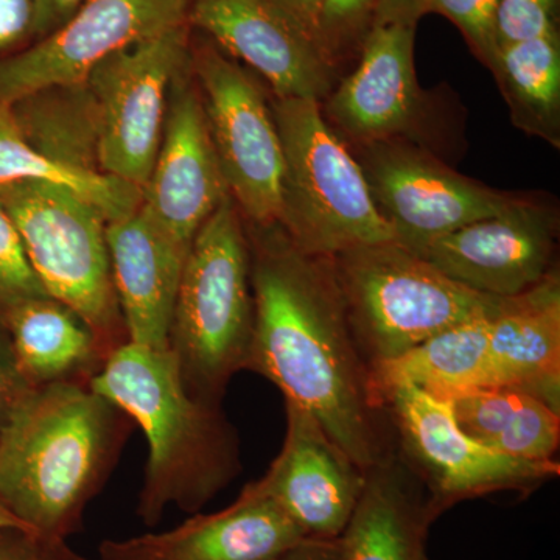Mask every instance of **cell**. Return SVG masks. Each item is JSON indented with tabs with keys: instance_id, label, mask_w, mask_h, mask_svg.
<instances>
[{
	"instance_id": "6da1fadb",
	"label": "cell",
	"mask_w": 560,
	"mask_h": 560,
	"mask_svg": "<svg viewBox=\"0 0 560 560\" xmlns=\"http://www.w3.org/2000/svg\"><path fill=\"white\" fill-rule=\"evenodd\" d=\"M248 231L254 338L248 371L307 411L364 471L396 455L388 412L350 327L330 257L298 248L285 231Z\"/></svg>"
},
{
	"instance_id": "7a4b0ae2",
	"label": "cell",
	"mask_w": 560,
	"mask_h": 560,
	"mask_svg": "<svg viewBox=\"0 0 560 560\" xmlns=\"http://www.w3.org/2000/svg\"><path fill=\"white\" fill-rule=\"evenodd\" d=\"M132 420L90 383L35 386L0 433V501L40 544L68 541Z\"/></svg>"
},
{
	"instance_id": "3957f363",
	"label": "cell",
	"mask_w": 560,
	"mask_h": 560,
	"mask_svg": "<svg viewBox=\"0 0 560 560\" xmlns=\"http://www.w3.org/2000/svg\"><path fill=\"white\" fill-rule=\"evenodd\" d=\"M91 388L138 423L149 442L138 517L160 523L171 506L198 514L242 470L241 445L220 405L186 388L171 349L125 342Z\"/></svg>"
},
{
	"instance_id": "277c9868",
	"label": "cell",
	"mask_w": 560,
	"mask_h": 560,
	"mask_svg": "<svg viewBox=\"0 0 560 560\" xmlns=\"http://www.w3.org/2000/svg\"><path fill=\"white\" fill-rule=\"evenodd\" d=\"M253 338L248 231L228 197L191 243L173 312L171 350L191 396L220 405L248 371Z\"/></svg>"
},
{
	"instance_id": "5b68a950",
	"label": "cell",
	"mask_w": 560,
	"mask_h": 560,
	"mask_svg": "<svg viewBox=\"0 0 560 560\" xmlns=\"http://www.w3.org/2000/svg\"><path fill=\"white\" fill-rule=\"evenodd\" d=\"M330 260L370 370L500 305L501 298L456 282L399 242L357 246Z\"/></svg>"
},
{
	"instance_id": "8992f818",
	"label": "cell",
	"mask_w": 560,
	"mask_h": 560,
	"mask_svg": "<svg viewBox=\"0 0 560 560\" xmlns=\"http://www.w3.org/2000/svg\"><path fill=\"white\" fill-rule=\"evenodd\" d=\"M271 109L285 160L279 226L291 242L323 257L396 242L372 201L359 161L331 131L320 103L272 98Z\"/></svg>"
},
{
	"instance_id": "52a82bcc",
	"label": "cell",
	"mask_w": 560,
	"mask_h": 560,
	"mask_svg": "<svg viewBox=\"0 0 560 560\" xmlns=\"http://www.w3.org/2000/svg\"><path fill=\"white\" fill-rule=\"evenodd\" d=\"M0 206L44 289L81 316L106 357L128 342L102 210L68 187L44 180L0 187Z\"/></svg>"
},
{
	"instance_id": "ba28073f",
	"label": "cell",
	"mask_w": 560,
	"mask_h": 560,
	"mask_svg": "<svg viewBox=\"0 0 560 560\" xmlns=\"http://www.w3.org/2000/svg\"><path fill=\"white\" fill-rule=\"evenodd\" d=\"M190 69L232 200L246 223L280 224L285 160L260 81L213 46L191 51Z\"/></svg>"
},
{
	"instance_id": "9c48e42d",
	"label": "cell",
	"mask_w": 560,
	"mask_h": 560,
	"mask_svg": "<svg viewBox=\"0 0 560 560\" xmlns=\"http://www.w3.org/2000/svg\"><path fill=\"white\" fill-rule=\"evenodd\" d=\"M381 405L400 455L422 478L441 514L459 501L497 492L528 493L559 477L556 460L512 458L471 440L456 423L448 400L418 386L386 390Z\"/></svg>"
},
{
	"instance_id": "30bf717a",
	"label": "cell",
	"mask_w": 560,
	"mask_h": 560,
	"mask_svg": "<svg viewBox=\"0 0 560 560\" xmlns=\"http://www.w3.org/2000/svg\"><path fill=\"white\" fill-rule=\"evenodd\" d=\"M189 24L114 51L88 73L101 110V171L142 190L160 151L173 81L189 68Z\"/></svg>"
},
{
	"instance_id": "8fae6325",
	"label": "cell",
	"mask_w": 560,
	"mask_h": 560,
	"mask_svg": "<svg viewBox=\"0 0 560 560\" xmlns=\"http://www.w3.org/2000/svg\"><path fill=\"white\" fill-rule=\"evenodd\" d=\"M350 151L375 208L405 248L497 215L522 197L459 175L415 143L388 140Z\"/></svg>"
},
{
	"instance_id": "7c38bea8",
	"label": "cell",
	"mask_w": 560,
	"mask_h": 560,
	"mask_svg": "<svg viewBox=\"0 0 560 560\" xmlns=\"http://www.w3.org/2000/svg\"><path fill=\"white\" fill-rule=\"evenodd\" d=\"M415 40L411 25H372L357 68L320 102L324 119L349 149L401 140L430 150L434 106L416 77Z\"/></svg>"
},
{
	"instance_id": "4fadbf2b",
	"label": "cell",
	"mask_w": 560,
	"mask_h": 560,
	"mask_svg": "<svg viewBox=\"0 0 560 560\" xmlns=\"http://www.w3.org/2000/svg\"><path fill=\"white\" fill-rule=\"evenodd\" d=\"M558 238L555 202L522 195L497 215L408 249L478 293L511 298L559 270Z\"/></svg>"
},
{
	"instance_id": "5bb4252c",
	"label": "cell",
	"mask_w": 560,
	"mask_h": 560,
	"mask_svg": "<svg viewBox=\"0 0 560 560\" xmlns=\"http://www.w3.org/2000/svg\"><path fill=\"white\" fill-rule=\"evenodd\" d=\"M189 9L190 0H83L60 28L0 61V101L86 80L114 51L189 24Z\"/></svg>"
},
{
	"instance_id": "9a60e30c",
	"label": "cell",
	"mask_w": 560,
	"mask_h": 560,
	"mask_svg": "<svg viewBox=\"0 0 560 560\" xmlns=\"http://www.w3.org/2000/svg\"><path fill=\"white\" fill-rule=\"evenodd\" d=\"M231 197L190 66L173 81L167 117L140 209L190 249L202 224Z\"/></svg>"
},
{
	"instance_id": "2e32d148",
	"label": "cell",
	"mask_w": 560,
	"mask_h": 560,
	"mask_svg": "<svg viewBox=\"0 0 560 560\" xmlns=\"http://www.w3.org/2000/svg\"><path fill=\"white\" fill-rule=\"evenodd\" d=\"M189 24L259 73L275 98L320 103L340 81L318 43L272 0H194Z\"/></svg>"
},
{
	"instance_id": "e0dca14e",
	"label": "cell",
	"mask_w": 560,
	"mask_h": 560,
	"mask_svg": "<svg viewBox=\"0 0 560 560\" xmlns=\"http://www.w3.org/2000/svg\"><path fill=\"white\" fill-rule=\"evenodd\" d=\"M285 408L282 451L267 474L248 486L278 504L307 539H340L363 492L366 471L312 415L294 405Z\"/></svg>"
},
{
	"instance_id": "ac0fdd59",
	"label": "cell",
	"mask_w": 560,
	"mask_h": 560,
	"mask_svg": "<svg viewBox=\"0 0 560 560\" xmlns=\"http://www.w3.org/2000/svg\"><path fill=\"white\" fill-rule=\"evenodd\" d=\"M307 539L278 504L246 486L230 506L160 534L105 540L97 560H271Z\"/></svg>"
},
{
	"instance_id": "d6986e66",
	"label": "cell",
	"mask_w": 560,
	"mask_h": 560,
	"mask_svg": "<svg viewBox=\"0 0 560 560\" xmlns=\"http://www.w3.org/2000/svg\"><path fill=\"white\" fill-rule=\"evenodd\" d=\"M110 275L128 341L171 349L176 298L189 250L142 212L106 226Z\"/></svg>"
},
{
	"instance_id": "ffe728a7",
	"label": "cell",
	"mask_w": 560,
	"mask_h": 560,
	"mask_svg": "<svg viewBox=\"0 0 560 560\" xmlns=\"http://www.w3.org/2000/svg\"><path fill=\"white\" fill-rule=\"evenodd\" d=\"M489 388L525 390L560 411V276L501 298L490 318Z\"/></svg>"
},
{
	"instance_id": "44dd1931",
	"label": "cell",
	"mask_w": 560,
	"mask_h": 560,
	"mask_svg": "<svg viewBox=\"0 0 560 560\" xmlns=\"http://www.w3.org/2000/svg\"><path fill=\"white\" fill-rule=\"evenodd\" d=\"M441 512L408 460L396 455L366 470L363 492L342 530V560H419Z\"/></svg>"
},
{
	"instance_id": "7402d4cb",
	"label": "cell",
	"mask_w": 560,
	"mask_h": 560,
	"mask_svg": "<svg viewBox=\"0 0 560 560\" xmlns=\"http://www.w3.org/2000/svg\"><path fill=\"white\" fill-rule=\"evenodd\" d=\"M33 386L91 383L106 357L91 327L51 296L24 302L0 320Z\"/></svg>"
},
{
	"instance_id": "603a6c76",
	"label": "cell",
	"mask_w": 560,
	"mask_h": 560,
	"mask_svg": "<svg viewBox=\"0 0 560 560\" xmlns=\"http://www.w3.org/2000/svg\"><path fill=\"white\" fill-rule=\"evenodd\" d=\"M459 429L486 447L512 458L555 460L560 444V411L525 390L490 386L447 399Z\"/></svg>"
},
{
	"instance_id": "cb8c5ba5",
	"label": "cell",
	"mask_w": 560,
	"mask_h": 560,
	"mask_svg": "<svg viewBox=\"0 0 560 560\" xmlns=\"http://www.w3.org/2000/svg\"><path fill=\"white\" fill-rule=\"evenodd\" d=\"M18 127L33 150L61 167L101 171V110L86 80L50 84L11 102Z\"/></svg>"
},
{
	"instance_id": "d4e9b609",
	"label": "cell",
	"mask_w": 560,
	"mask_h": 560,
	"mask_svg": "<svg viewBox=\"0 0 560 560\" xmlns=\"http://www.w3.org/2000/svg\"><path fill=\"white\" fill-rule=\"evenodd\" d=\"M492 316L493 313L466 320L419 342L396 359L374 364L370 374L375 404L382 408L383 394L400 385L418 386L441 399L460 390L489 388L488 345Z\"/></svg>"
},
{
	"instance_id": "484cf974",
	"label": "cell",
	"mask_w": 560,
	"mask_h": 560,
	"mask_svg": "<svg viewBox=\"0 0 560 560\" xmlns=\"http://www.w3.org/2000/svg\"><path fill=\"white\" fill-rule=\"evenodd\" d=\"M488 68L499 84L514 127L559 150V32L497 47Z\"/></svg>"
},
{
	"instance_id": "4316f807",
	"label": "cell",
	"mask_w": 560,
	"mask_h": 560,
	"mask_svg": "<svg viewBox=\"0 0 560 560\" xmlns=\"http://www.w3.org/2000/svg\"><path fill=\"white\" fill-rule=\"evenodd\" d=\"M22 180L68 187L97 206L108 223L131 215L142 202V190L125 180L69 171L40 156L22 136L10 103L0 101V187Z\"/></svg>"
},
{
	"instance_id": "83f0119b",
	"label": "cell",
	"mask_w": 560,
	"mask_h": 560,
	"mask_svg": "<svg viewBox=\"0 0 560 560\" xmlns=\"http://www.w3.org/2000/svg\"><path fill=\"white\" fill-rule=\"evenodd\" d=\"M378 0H324L320 9L318 43L338 72L353 51L361 50L374 25Z\"/></svg>"
},
{
	"instance_id": "f1b7e54d",
	"label": "cell",
	"mask_w": 560,
	"mask_h": 560,
	"mask_svg": "<svg viewBox=\"0 0 560 560\" xmlns=\"http://www.w3.org/2000/svg\"><path fill=\"white\" fill-rule=\"evenodd\" d=\"M50 296L33 270L9 213L0 206V320L24 302Z\"/></svg>"
},
{
	"instance_id": "f546056e",
	"label": "cell",
	"mask_w": 560,
	"mask_h": 560,
	"mask_svg": "<svg viewBox=\"0 0 560 560\" xmlns=\"http://www.w3.org/2000/svg\"><path fill=\"white\" fill-rule=\"evenodd\" d=\"M500 0H431L429 13L447 18L463 33L471 51L488 66L495 54Z\"/></svg>"
},
{
	"instance_id": "4dcf8cb0",
	"label": "cell",
	"mask_w": 560,
	"mask_h": 560,
	"mask_svg": "<svg viewBox=\"0 0 560 560\" xmlns=\"http://www.w3.org/2000/svg\"><path fill=\"white\" fill-rule=\"evenodd\" d=\"M559 0H500L497 43H521L559 32Z\"/></svg>"
},
{
	"instance_id": "1f68e13d",
	"label": "cell",
	"mask_w": 560,
	"mask_h": 560,
	"mask_svg": "<svg viewBox=\"0 0 560 560\" xmlns=\"http://www.w3.org/2000/svg\"><path fill=\"white\" fill-rule=\"evenodd\" d=\"M35 388L22 372L5 329L0 326V433L16 410L18 405Z\"/></svg>"
},
{
	"instance_id": "d6a6232c",
	"label": "cell",
	"mask_w": 560,
	"mask_h": 560,
	"mask_svg": "<svg viewBox=\"0 0 560 560\" xmlns=\"http://www.w3.org/2000/svg\"><path fill=\"white\" fill-rule=\"evenodd\" d=\"M35 0H0V50L32 33Z\"/></svg>"
},
{
	"instance_id": "836d02e7",
	"label": "cell",
	"mask_w": 560,
	"mask_h": 560,
	"mask_svg": "<svg viewBox=\"0 0 560 560\" xmlns=\"http://www.w3.org/2000/svg\"><path fill=\"white\" fill-rule=\"evenodd\" d=\"M83 0H35L33 35L44 38L60 28L79 10Z\"/></svg>"
},
{
	"instance_id": "e575fe53",
	"label": "cell",
	"mask_w": 560,
	"mask_h": 560,
	"mask_svg": "<svg viewBox=\"0 0 560 560\" xmlns=\"http://www.w3.org/2000/svg\"><path fill=\"white\" fill-rule=\"evenodd\" d=\"M431 0H378L374 25L400 24L418 27V22L429 14Z\"/></svg>"
},
{
	"instance_id": "d590c367",
	"label": "cell",
	"mask_w": 560,
	"mask_h": 560,
	"mask_svg": "<svg viewBox=\"0 0 560 560\" xmlns=\"http://www.w3.org/2000/svg\"><path fill=\"white\" fill-rule=\"evenodd\" d=\"M0 560H43L39 540L18 528H0Z\"/></svg>"
},
{
	"instance_id": "8d00e7d4",
	"label": "cell",
	"mask_w": 560,
	"mask_h": 560,
	"mask_svg": "<svg viewBox=\"0 0 560 560\" xmlns=\"http://www.w3.org/2000/svg\"><path fill=\"white\" fill-rule=\"evenodd\" d=\"M271 560H342L340 539H304Z\"/></svg>"
},
{
	"instance_id": "74e56055",
	"label": "cell",
	"mask_w": 560,
	"mask_h": 560,
	"mask_svg": "<svg viewBox=\"0 0 560 560\" xmlns=\"http://www.w3.org/2000/svg\"><path fill=\"white\" fill-rule=\"evenodd\" d=\"M280 10L318 43L320 9L324 0H272ZM319 46V43H318Z\"/></svg>"
},
{
	"instance_id": "f35d334b",
	"label": "cell",
	"mask_w": 560,
	"mask_h": 560,
	"mask_svg": "<svg viewBox=\"0 0 560 560\" xmlns=\"http://www.w3.org/2000/svg\"><path fill=\"white\" fill-rule=\"evenodd\" d=\"M40 544V541H39ZM43 560H90L69 547L68 541H50V544H40Z\"/></svg>"
},
{
	"instance_id": "ab89813d",
	"label": "cell",
	"mask_w": 560,
	"mask_h": 560,
	"mask_svg": "<svg viewBox=\"0 0 560 560\" xmlns=\"http://www.w3.org/2000/svg\"><path fill=\"white\" fill-rule=\"evenodd\" d=\"M0 528H18L31 533V530L25 528V526L22 525V523L18 521V518L14 517V515L11 514V512L7 510L5 506H3L2 501H0Z\"/></svg>"
},
{
	"instance_id": "60d3db41",
	"label": "cell",
	"mask_w": 560,
	"mask_h": 560,
	"mask_svg": "<svg viewBox=\"0 0 560 560\" xmlns=\"http://www.w3.org/2000/svg\"><path fill=\"white\" fill-rule=\"evenodd\" d=\"M419 560H430L429 555H427V552H423V555L420 556Z\"/></svg>"
}]
</instances>
